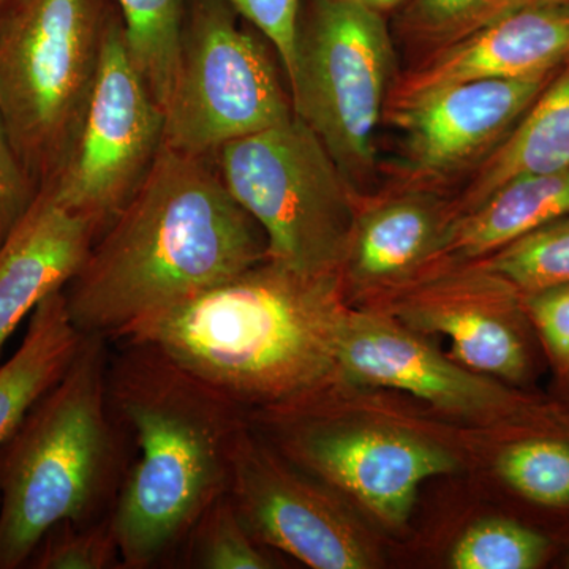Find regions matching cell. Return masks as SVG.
Masks as SVG:
<instances>
[{
  "instance_id": "obj_2",
  "label": "cell",
  "mask_w": 569,
  "mask_h": 569,
  "mask_svg": "<svg viewBox=\"0 0 569 569\" xmlns=\"http://www.w3.org/2000/svg\"><path fill=\"white\" fill-rule=\"evenodd\" d=\"M343 291L339 274H302L264 260L116 342L157 348L242 408L291 410L313 402L337 373L350 312Z\"/></svg>"
},
{
  "instance_id": "obj_5",
  "label": "cell",
  "mask_w": 569,
  "mask_h": 569,
  "mask_svg": "<svg viewBox=\"0 0 569 569\" xmlns=\"http://www.w3.org/2000/svg\"><path fill=\"white\" fill-rule=\"evenodd\" d=\"M110 13L104 0H17L0 13V116L40 189L80 132Z\"/></svg>"
},
{
  "instance_id": "obj_31",
  "label": "cell",
  "mask_w": 569,
  "mask_h": 569,
  "mask_svg": "<svg viewBox=\"0 0 569 569\" xmlns=\"http://www.w3.org/2000/svg\"><path fill=\"white\" fill-rule=\"evenodd\" d=\"M351 2L361 3L367 9L378 11V13L387 14L389 11H395L403 6L406 0H351Z\"/></svg>"
},
{
  "instance_id": "obj_14",
  "label": "cell",
  "mask_w": 569,
  "mask_h": 569,
  "mask_svg": "<svg viewBox=\"0 0 569 569\" xmlns=\"http://www.w3.org/2000/svg\"><path fill=\"white\" fill-rule=\"evenodd\" d=\"M568 59L569 6L527 3L396 74L383 118L460 82L533 77L560 69Z\"/></svg>"
},
{
  "instance_id": "obj_23",
  "label": "cell",
  "mask_w": 569,
  "mask_h": 569,
  "mask_svg": "<svg viewBox=\"0 0 569 569\" xmlns=\"http://www.w3.org/2000/svg\"><path fill=\"white\" fill-rule=\"evenodd\" d=\"M477 263L503 277L522 295L569 283V213Z\"/></svg>"
},
{
  "instance_id": "obj_21",
  "label": "cell",
  "mask_w": 569,
  "mask_h": 569,
  "mask_svg": "<svg viewBox=\"0 0 569 569\" xmlns=\"http://www.w3.org/2000/svg\"><path fill=\"white\" fill-rule=\"evenodd\" d=\"M130 58L164 111L181 54L187 0H116Z\"/></svg>"
},
{
  "instance_id": "obj_13",
  "label": "cell",
  "mask_w": 569,
  "mask_h": 569,
  "mask_svg": "<svg viewBox=\"0 0 569 569\" xmlns=\"http://www.w3.org/2000/svg\"><path fill=\"white\" fill-rule=\"evenodd\" d=\"M396 316L411 331L441 335L459 365L486 377L520 381L529 355L515 325L522 293L477 261L438 266L400 288Z\"/></svg>"
},
{
  "instance_id": "obj_28",
  "label": "cell",
  "mask_w": 569,
  "mask_h": 569,
  "mask_svg": "<svg viewBox=\"0 0 569 569\" xmlns=\"http://www.w3.org/2000/svg\"><path fill=\"white\" fill-rule=\"evenodd\" d=\"M272 44L287 80L293 73L302 0H224Z\"/></svg>"
},
{
  "instance_id": "obj_30",
  "label": "cell",
  "mask_w": 569,
  "mask_h": 569,
  "mask_svg": "<svg viewBox=\"0 0 569 569\" xmlns=\"http://www.w3.org/2000/svg\"><path fill=\"white\" fill-rule=\"evenodd\" d=\"M522 306L553 358L569 366V283L522 295Z\"/></svg>"
},
{
  "instance_id": "obj_16",
  "label": "cell",
  "mask_w": 569,
  "mask_h": 569,
  "mask_svg": "<svg viewBox=\"0 0 569 569\" xmlns=\"http://www.w3.org/2000/svg\"><path fill=\"white\" fill-rule=\"evenodd\" d=\"M458 217L443 190L391 182L378 197L362 193L339 271L343 290H400L438 268Z\"/></svg>"
},
{
  "instance_id": "obj_24",
  "label": "cell",
  "mask_w": 569,
  "mask_h": 569,
  "mask_svg": "<svg viewBox=\"0 0 569 569\" xmlns=\"http://www.w3.org/2000/svg\"><path fill=\"white\" fill-rule=\"evenodd\" d=\"M533 0H406L399 31L427 51L448 47L481 31Z\"/></svg>"
},
{
  "instance_id": "obj_32",
  "label": "cell",
  "mask_w": 569,
  "mask_h": 569,
  "mask_svg": "<svg viewBox=\"0 0 569 569\" xmlns=\"http://www.w3.org/2000/svg\"><path fill=\"white\" fill-rule=\"evenodd\" d=\"M14 2H17V0H0V13H3V11L9 9L10 6H13Z\"/></svg>"
},
{
  "instance_id": "obj_7",
  "label": "cell",
  "mask_w": 569,
  "mask_h": 569,
  "mask_svg": "<svg viewBox=\"0 0 569 569\" xmlns=\"http://www.w3.org/2000/svg\"><path fill=\"white\" fill-rule=\"evenodd\" d=\"M395 78L385 14L351 0H309L288 78L291 102L358 193L377 170L376 133Z\"/></svg>"
},
{
  "instance_id": "obj_12",
  "label": "cell",
  "mask_w": 569,
  "mask_h": 569,
  "mask_svg": "<svg viewBox=\"0 0 569 569\" xmlns=\"http://www.w3.org/2000/svg\"><path fill=\"white\" fill-rule=\"evenodd\" d=\"M557 71L460 82L392 116L388 122L406 133L392 182L443 190L505 140Z\"/></svg>"
},
{
  "instance_id": "obj_10",
  "label": "cell",
  "mask_w": 569,
  "mask_h": 569,
  "mask_svg": "<svg viewBox=\"0 0 569 569\" xmlns=\"http://www.w3.org/2000/svg\"><path fill=\"white\" fill-rule=\"evenodd\" d=\"M284 425V456L336 486L381 522L400 527L429 478L451 473L456 459L425 438L383 427L337 426L302 411H263Z\"/></svg>"
},
{
  "instance_id": "obj_33",
  "label": "cell",
  "mask_w": 569,
  "mask_h": 569,
  "mask_svg": "<svg viewBox=\"0 0 569 569\" xmlns=\"http://www.w3.org/2000/svg\"><path fill=\"white\" fill-rule=\"evenodd\" d=\"M533 2L560 3V6H569V0H533Z\"/></svg>"
},
{
  "instance_id": "obj_6",
  "label": "cell",
  "mask_w": 569,
  "mask_h": 569,
  "mask_svg": "<svg viewBox=\"0 0 569 569\" xmlns=\"http://www.w3.org/2000/svg\"><path fill=\"white\" fill-rule=\"evenodd\" d=\"M211 157L263 230L268 260L302 274H339L362 193L306 122L293 114Z\"/></svg>"
},
{
  "instance_id": "obj_34",
  "label": "cell",
  "mask_w": 569,
  "mask_h": 569,
  "mask_svg": "<svg viewBox=\"0 0 569 569\" xmlns=\"http://www.w3.org/2000/svg\"><path fill=\"white\" fill-rule=\"evenodd\" d=\"M569 367V366H568Z\"/></svg>"
},
{
  "instance_id": "obj_9",
  "label": "cell",
  "mask_w": 569,
  "mask_h": 569,
  "mask_svg": "<svg viewBox=\"0 0 569 569\" xmlns=\"http://www.w3.org/2000/svg\"><path fill=\"white\" fill-rule=\"evenodd\" d=\"M163 111L111 11L91 100L62 167L47 186L56 203L88 220L97 238L137 192L163 146Z\"/></svg>"
},
{
  "instance_id": "obj_25",
  "label": "cell",
  "mask_w": 569,
  "mask_h": 569,
  "mask_svg": "<svg viewBox=\"0 0 569 569\" xmlns=\"http://www.w3.org/2000/svg\"><path fill=\"white\" fill-rule=\"evenodd\" d=\"M498 477L529 500L546 508L569 507V443L553 437L516 441L497 459Z\"/></svg>"
},
{
  "instance_id": "obj_22",
  "label": "cell",
  "mask_w": 569,
  "mask_h": 569,
  "mask_svg": "<svg viewBox=\"0 0 569 569\" xmlns=\"http://www.w3.org/2000/svg\"><path fill=\"white\" fill-rule=\"evenodd\" d=\"M268 546L253 537L228 492L206 509L183 542L178 563L194 569H271Z\"/></svg>"
},
{
  "instance_id": "obj_19",
  "label": "cell",
  "mask_w": 569,
  "mask_h": 569,
  "mask_svg": "<svg viewBox=\"0 0 569 569\" xmlns=\"http://www.w3.org/2000/svg\"><path fill=\"white\" fill-rule=\"evenodd\" d=\"M569 168V59L542 89L511 132L478 164L458 201L475 208L505 183Z\"/></svg>"
},
{
  "instance_id": "obj_11",
  "label": "cell",
  "mask_w": 569,
  "mask_h": 569,
  "mask_svg": "<svg viewBox=\"0 0 569 569\" xmlns=\"http://www.w3.org/2000/svg\"><path fill=\"white\" fill-rule=\"evenodd\" d=\"M228 496L247 529L268 548L313 569H365L372 552L325 492L254 438H236Z\"/></svg>"
},
{
  "instance_id": "obj_29",
  "label": "cell",
  "mask_w": 569,
  "mask_h": 569,
  "mask_svg": "<svg viewBox=\"0 0 569 569\" xmlns=\"http://www.w3.org/2000/svg\"><path fill=\"white\" fill-rule=\"evenodd\" d=\"M39 193V183L14 151L0 116V247L24 219Z\"/></svg>"
},
{
  "instance_id": "obj_4",
  "label": "cell",
  "mask_w": 569,
  "mask_h": 569,
  "mask_svg": "<svg viewBox=\"0 0 569 569\" xmlns=\"http://www.w3.org/2000/svg\"><path fill=\"white\" fill-rule=\"evenodd\" d=\"M108 339L84 336L61 380L0 447V569L28 567L56 523L110 516L130 438L108 391Z\"/></svg>"
},
{
  "instance_id": "obj_3",
  "label": "cell",
  "mask_w": 569,
  "mask_h": 569,
  "mask_svg": "<svg viewBox=\"0 0 569 569\" xmlns=\"http://www.w3.org/2000/svg\"><path fill=\"white\" fill-rule=\"evenodd\" d=\"M108 391L137 447L111 511L122 568L178 563L201 515L228 492L246 408L167 355L118 340Z\"/></svg>"
},
{
  "instance_id": "obj_15",
  "label": "cell",
  "mask_w": 569,
  "mask_h": 569,
  "mask_svg": "<svg viewBox=\"0 0 569 569\" xmlns=\"http://www.w3.org/2000/svg\"><path fill=\"white\" fill-rule=\"evenodd\" d=\"M337 373L399 389L441 410L468 417H496L516 406L496 381L449 361L418 336L378 313L348 312L339 347Z\"/></svg>"
},
{
  "instance_id": "obj_8",
  "label": "cell",
  "mask_w": 569,
  "mask_h": 569,
  "mask_svg": "<svg viewBox=\"0 0 569 569\" xmlns=\"http://www.w3.org/2000/svg\"><path fill=\"white\" fill-rule=\"evenodd\" d=\"M224 0H192L181 54L163 111V144L212 156L227 142L295 114L266 44L246 31Z\"/></svg>"
},
{
  "instance_id": "obj_18",
  "label": "cell",
  "mask_w": 569,
  "mask_h": 569,
  "mask_svg": "<svg viewBox=\"0 0 569 569\" xmlns=\"http://www.w3.org/2000/svg\"><path fill=\"white\" fill-rule=\"evenodd\" d=\"M567 213L569 168L512 179L459 213L449 230L441 264L481 260Z\"/></svg>"
},
{
  "instance_id": "obj_17",
  "label": "cell",
  "mask_w": 569,
  "mask_h": 569,
  "mask_svg": "<svg viewBox=\"0 0 569 569\" xmlns=\"http://www.w3.org/2000/svg\"><path fill=\"white\" fill-rule=\"evenodd\" d=\"M96 241L88 220L40 190L0 247V355L24 317L78 274Z\"/></svg>"
},
{
  "instance_id": "obj_1",
  "label": "cell",
  "mask_w": 569,
  "mask_h": 569,
  "mask_svg": "<svg viewBox=\"0 0 569 569\" xmlns=\"http://www.w3.org/2000/svg\"><path fill=\"white\" fill-rule=\"evenodd\" d=\"M264 260L263 230L227 189L212 157L163 144L62 291L81 335L116 340Z\"/></svg>"
},
{
  "instance_id": "obj_20",
  "label": "cell",
  "mask_w": 569,
  "mask_h": 569,
  "mask_svg": "<svg viewBox=\"0 0 569 569\" xmlns=\"http://www.w3.org/2000/svg\"><path fill=\"white\" fill-rule=\"evenodd\" d=\"M71 323L63 291H54L33 309L17 353L0 366V447L31 408L63 377L82 342Z\"/></svg>"
},
{
  "instance_id": "obj_27",
  "label": "cell",
  "mask_w": 569,
  "mask_h": 569,
  "mask_svg": "<svg viewBox=\"0 0 569 569\" xmlns=\"http://www.w3.org/2000/svg\"><path fill=\"white\" fill-rule=\"evenodd\" d=\"M36 569L122 568L121 549L111 515L88 523L63 522L51 527L28 561Z\"/></svg>"
},
{
  "instance_id": "obj_26",
  "label": "cell",
  "mask_w": 569,
  "mask_h": 569,
  "mask_svg": "<svg viewBox=\"0 0 569 569\" xmlns=\"http://www.w3.org/2000/svg\"><path fill=\"white\" fill-rule=\"evenodd\" d=\"M550 549L549 539L509 519L473 523L456 542L449 563L456 569H535Z\"/></svg>"
}]
</instances>
